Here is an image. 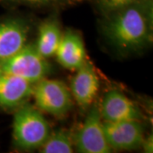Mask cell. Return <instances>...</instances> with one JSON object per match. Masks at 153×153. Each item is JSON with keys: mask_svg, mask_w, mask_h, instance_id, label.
Here are the masks:
<instances>
[{"mask_svg": "<svg viewBox=\"0 0 153 153\" xmlns=\"http://www.w3.org/2000/svg\"><path fill=\"white\" fill-rule=\"evenodd\" d=\"M152 0H138L105 16L101 29L105 39L123 55L136 53L152 42Z\"/></svg>", "mask_w": 153, "mask_h": 153, "instance_id": "1", "label": "cell"}, {"mask_svg": "<svg viewBox=\"0 0 153 153\" xmlns=\"http://www.w3.org/2000/svg\"><path fill=\"white\" fill-rule=\"evenodd\" d=\"M51 132L49 122L41 111L25 103L15 111L13 119V140L22 151L39 149Z\"/></svg>", "mask_w": 153, "mask_h": 153, "instance_id": "2", "label": "cell"}, {"mask_svg": "<svg viewBox=\"0 0 153 153\" xmlns=\"http://www.w3.org/2000/svg\"><path fill=\"white\" fill-rule=\"evenodd\" d=\"M51 70L47 59L32 44H26L16 54L0 60V75L18 76L32 83L46 77Z\"/></svg>", "mask_w": 153, "mask_h": 153, "instance_id": "3", "label": "cell"}, {"mask_svg": "<svg viewBox=\"0 0 153 153\" xmlns=\"http://www.w3.org/2000/svg\"><path fill=\"white\" fill-rule=\"evenodd\" d=\"M35 106L42 112L56 117H63L73 107L70 88L62 81L44 77L33 84Z\"/></svg>", "mask_w": 153, "mask_h": 153, "instance_id": "4", "label": "cell"}, {"mask_svg": "<svg viewBox=\"0 0 153 153\" xmlns=\"http://www.w3.org/2000/svg\"><path fill=\"white\" fill-rule=\"evenodd\" d=\"M75 149L82 153H109L112 152L106 140L100 104L94 100L88 109L81 128L74 136Z\"/></svg>", "mask_w": 153, "mask_h": 153, "instance_id": "5", "label": "cell"}, {"mask_svg": "<svg viewBox=\"0 0 153 153\" xmlns=\"http://www.w3.org/2000/svg\"><path fill=\"white\" fill-rule=\"evenodd\" d=\"M106 140L111 150L129 151L140 147L144 129L140 121L103 122Z\"/></svg>", "mask_w": 153, "mask_h": 153, "instance_id": "6", "label": "cell"}, {"mask_svg": "<svg viewBox=\"0 0 153 153\" xmlns=\"http://www.w3.org/2000/svg\"><path fill=\"white\" fill-rule=\"evenodd\" d=\"M102 119L105 122L141 121L144 115L140 108L117 89L109 90L100 105Z\"/></svg>", "mask_w": 153, "mask_h": 153, "instance_id": "7", "label": "cell"}, {"mask_svg": "<svg viewBox=\"0 0 153 153\" xmlns=\"http://www.w3.org/2000/svg\"><path fill=\"white\" fill-rule=\"evenodd\" d=\"M100 84V81L94 66L87 60L76 70L70 86L72 98L82 111H87L95 100Z\"/></svg>", "mask_w": 153, "mask_h": 153, "instance_id": "8", "label": "cell"}, {"mask_svg": "<svg viewBox=\"0 0 153 153\" xmlns=\"http://www.w3.org/2000/svg\"><path fill=\"white\" fill-rule=\"evenodd\" d=\"M59 64L70 71H76L87 60L85 46L81 35L76 31L66 30L60 38L55 52Z\"/></svg>", "mask_w": 153, "mask_h": 153, "instance_id": "9", "label": "cell"}, {"mask_svg": "<svg viewBox=\"0 0 153 153\" xmlns=\"http://www.w3.org/2000/svg\"><path fill=\"white\" fill-rule=\"evenodd\" d=\"M33 84L23 78L0 75V109L16 111L33 94Z\"/></svg>", "mask_w": 153, "mask_h": 153, "instance_id": "10", "label": "cell"}, {"mask_svg": "<svg viewBox=\"0 0 153 153\" xmlns=\"http://www.w3.org/2000/svg\"><path fill=\"white\" fill-rule=\"evenodd\" d=\"M29 26L21 18L0 22V60L16 54L27 44Z\"/></svg>", "mask_w": 153, "mask_h": 153, "instance_id": "11", "label": "cell"}, {"mask_svg": "<svg viewBox=\"0 0 153 153\" xmlns=\"http://www.w3.org/2000/svg\"><path fill=\"white\" fill-rule=\"evenodd\" d=\"M62 36L60 22L55 18L44 21L38 28L37 43L34 45L39 55L45 59L55 55Z\"/></svg>", "mask_w": 153, "mask_h": 153, "instance_id": "12", "label": "cell"}, {"mask_svg": "<svg viewBox=\"0 0 153 153\" xmlns=\"http://www.w3.org/2000/svg\"><path fill=\"white\" fill-rule=\"evenodd\" d=\"M42 153H71L75 150L74 136L65 128L51 131L49 137L38 149Z\"/></svg>", "mask_w": 153, "mask_h": 153, "instance_id": "13", "label": "cell"}, {"mask_svg": "<svg viewBox=\"0 0 153 153\" xmlns=\"http://www.w3.org/2000/svg\"><path fill=\"white\" fill-rule=\"evenodd\" d=\"M96 4L103 13L104 16H106L110 13L118 10L125 6L129 5L138 0H94Z\"/></svg>", "mask_w": 153, "mask_h": 153, "instance_id": "14", "label": "cell"}, {"mask_svg": "<svg viewBox=\"0 0 153 153\" xmlns=\"http://www.w3.org/2000/svg\"><path fill=\"white\" fill-rule=\"evenodd\" d=\"M13 2H19V3H25V4H57V3H63L70 0H10Z\"/></svg>", "mask_w": 153, "mask_h": 153, "instance_id": "15", "label": "cell"}, {"mask_svg": "<svg viewBox=\"0 0 153 153\" xmlns=\"http://www.w3.org/2000/svg\"><path fill=\"white\" fill-rule=\"evenodd\" d=\"M140 147H142L144 152L152 153L153 152V137L152 134L147 137H144Z\"/></svg>", "mask_w": 153, "mask_h": 153, "instance_id": "16", "label": "cell"}]
</instances>
